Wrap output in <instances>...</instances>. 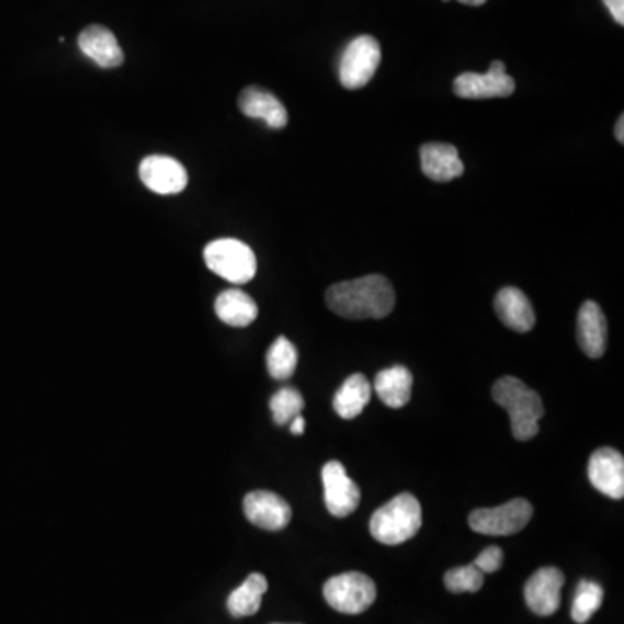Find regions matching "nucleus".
Instances as JSON below:
<instances>
[{
  "mask_svg": "<svg viewBox=\"0 0 624 624\" xmlns=\"http://www.w3.org/2000/svg\"><path fill=\"white\" fill-rule=\"evenodd\" d=\"M327 306L348 319H382L393 313L396 292L382 274L337 283L327 290Z\"/></svg>",
  "mask_w": 624,
  "mask_h": 624,
  "instance_id": "nucleus-1",
  "label": "nucleus"
},
{
  "mask_svg": "<svg viewBox=\"0 0 624 624\" xmlns=\"http://www.w3.org/2000/svg\"><path fill=\"white\" fill-rule=\"evenodd\" d=\"M492 397L510 415L513 438L518 441L536 438L540 420L545 415L540 394L515 376H503L492 385Z\"/></svg>",
  "mask_w": 624,
  "mask_h": 624,
  "instance_id": "nucleus-2",
  "label": "nucleus"
},
{
  "mask_svg": "<svg viewBox=\"0 0 624 624\" xmlns=\"http://www.w3.org/2000/svg\"><path fill=\"white\" fill-rule=\"evenodd\" d=\"M422 527V507L420 501L410 495L402 492L393 498L389 503L373 513L370 521V533L382 545H401L417 536Z\"/></svg>",
  "mask_w": 624,
  "mask_h": 624,
  "instance_id": "nucleus-3",
  "label": "nucleus"
},
{
  "mask_svg": "<svg viewBox=\"0 0 624 624\" xmlns=\"http://www.w3.org/2000/svg\"><path fill=\"white\" fill-rule=\"evenodd\" d=\"M205 264L212 273L232 285L252 282L257 273V257L249 245L235 238L211 241L203 250Z\"/></svg>",
  "mask_w": 624,
  "mask_h": 624,
  "instance_id": "nucleus-4",
  "label": "nucleus"
},
{
  "mask_svg": "<svg viewBox=\"0 0 624 624\" xmlns=\"http://www.w3.org/2000/svg\"><path fill=\"white\" fill-rule=\"evenodd\" d=\"M328 605L342 614H361L368 611L376 599V587L363 572H343L328 579L322 587Z\"/></svg>",
  "mask_w": 624,
  "mask_h": 624,
  "instance_id": "nucleus-5",
  "label": "nucleus"
},
{
  "mask_svg": "<svg viewBox=\"0 0 624 624\" xmlns=\"http://www.w3.org/2000/svg\"><path fill=\"white\" fill-rule=\"evenodd\" d=\"M382 61L381 44L372 35H361L349 42L339 63V79L343 88L361 89L368 86Z\"/></svg>",
  "mask_w": 624,
  "mask_h": 624,
  "instance_id": "nucleus-6",
  "label": "nucleus"
},
{
  "mask_svg": "<svg viewBox=\"0 0 624 624\" xmlns=\"http://www.w3.org/2000/svg\"><path fill=\"white\" fill-rule=\"evenodd\" d=\"M533 504L524 498H515L495 509L474 510L468 518L472 530L486 536H510L530 524Z\"/></svg>",
  "mask_w": 624,
  "mask_h": 624,
  "instance_id": "nucleus-7",
  "label": "nucleus"
},
{
  "mask_svg": "<svg viewBox=\"0 0 624 624\" xmlns=\"http://www.w3.org/2000/svg\"><path fill=\"white\" fill-rule=\"evenodd\" d=\"M325 504L333 518H348L360 507L361 491L337 460L328 462L321 470Z\"/></svg>",
  "mask_w": 624,
  "mask_h": 624,
  "instance_id": "nucleus-8",
  "label": "nucleus"
},
{
  "mask_svg": "<svg viewBox=\"0 0 624 624\" xmlns=\"http://www.w3.org/2000/svg\"><path fill=\"white\" fill-rule=\"evenodd\" d=\"M455 94L464 100H491L509 98L515 91V80L507 73L501 61H492L488 73H462L453 83Z\"/></svg>",
  "mask_w": 624,
  "mask_h": 624,
  "instance_id": "nucleus-9",
  "label": "nucleus"
},
{
  "mask_svg": "<svg viewBox=\"0 0 624 624\" xmlns=\"http://www.w3.org/2000/svg\"><path fill=\"white\" fill-rule=\"evenodd\" d=\"M139 178L157 195H178L188 186V170L167 155H149L139 166Z\"/></svg>",
  "mask_w": 624,
  "mask_h": 624,
  "instance_id": "nucleus-10",
  "label": "nucleus"
},
{
  "mask_svg": "<svg viewBox=\"0 0 624 624\" xmlns=\"http://www.w3.org/2000/svg\"><path fill=\"white\" fill-rule=\"evenodd\" d=\"M563 571L557 567L537 569L524 587L525 604L537 616H552L560 608V591H563Z\"/></svg>",
  "mask_w": 624,
  "mask_h": 624,
  "instance_id": "nucleus-11",
  "label": "nucleus"
},
{
  "mask_svg": "<svg viewBox=\"0 0 624 624\" xmlns=\"http://www.w3.org/2000/svg\"><path fill=\"white\" fill-rule=\"evenodd\" d=\"M588 479L597 491L612 500L624 497V458L620 451L600 447L591 455Z\"/></svg>",
  "mask_w": 624,
  "mask_h": 624,
  "instance_id": "nucleus-12",
  "label": "nucleus"
},
{
  "mask_svg": "<svg viewBox=\"0 0 624 624\" xmlns=\"http://www.w3.org/2000/svg\"><path fill=\"white\" fill-rule=\"evenodd\" d=\"M245 518L250 524L265 531H282L292 521V509L286 500L271 491H252L243 500Z\"/></svg>",
  "mask_w": 624,
  "mask_h": 624,
  "instance_id": "nucleus-13",
  "label": "nucleus"
},
{
  "mask_svg": "<svg viewBox=\"0 0 624 624\" xmlns=\"http://www.w3.org/2000/svg\"><path fill=\"white\" fill-rule=\"evenodd\" d=\"M578 343L588 358L604 356L608 349V319L599 304L588 300L578 315Z\"/></svg>",
  "mask_w": 624,
  "mask_h": 624,
  "instance_id": "nucleus-14",
  "label": "nucleus"
},
{
  "mask_svg": "<svg viewBox=\"0 0 624 624\" xmlns=\"http://www.w3.org/2000/svg\"><path fill=\"white\" fill-rule=\"evenodd\" d=\"M79 47L89 59L101 68H116L124 63V50L112 30L91 25L79 35Z\"/></svg>",
  "mask_w": 624,
  "mask_h": 624,
  "instance_id": "nucleus-15",
  "label": "nucleus"
},
{
  "mask_svg": "<svg viewBox=\"0 0 624 624\" xmlns=\"http://www.w3.org/2000/svg\"><path fill=\"white\" fill-rule=\"evenodd\" d=\"M495 310L504 327L518 333H527L536 325V315L530 298L525 297L524 292L513 286H507L498 292L495 298Z\"/></svg>",
  "mask_w": 624,
  "mask_h": 624,
  "instance_id": "nucleus-16",
  "label": "nucleus"
},
{
  "mask_svg": "<svg viewBox=\"0 0 624 624\" xmlns=\"http://www.w3.org/2000/svg\"><path fill=\"white\" fill-rule=\"evenodd\" d=\"M422 172L435 182H450L464 174V161L458 149L446 143H429L420 148Z\"/></svg>",
  "mask_w": 624,
  "mask_h": 624,
  "instance_id": "nucleus-17",
  "label": "nucleus"
},
{
  "mask_svg": "<svg viewBox=\"0 0 624 624\" xmlns=\"http://www.w3.org/2000/svg\"><path fill=\"white\" fill-rule=\"evenodd\" d=\"M238 106L245 116L264 121L271 128H283L288 124V113L282 101L257 86H250L241 91Z\"/></svg>",
  "mask_w": 624,
  "mask_h": 624,
  "instance_id": "nucleus-18",
  "label": "nucleus"
},
{
  "mask_svg": "<svg viewBox=\"0 0 624 624\" xmlns=\"http://www.w3.org/2000/svg\"><path fill=\"white\" fill-rule=\"evenodd\" d=\"M214 307L217 318L232 328L249 327L259 316L256 300L240 288L224 290L223 294L215 298Z\"/></svg>",
  "mask_w": 624,
  "mask_h": 624,
  "instance_id": "nucleus-19",
  "label": "nucleus"
},
{
  "mask_svg": "<svg viewBox=\"0 0 624 624\" xmlns=\"http://www.w3.org/2000/svg\"><path fill=\"white\" fill-rule=\"evenodd\" d=\"M411 387H413V375L401 364L382 370L375 378V393L382 402L396 410L410 402Z\"/></svg>",
  "mask_w": 624,
  "mask_h": 624,
  "instance_id": "nucleus-20",
  "label": "nucleus"
},
{
  "mask_svg": "<svg viewBox=\"0 0 624 624\" xmlns=\"http://www.w3.org/2000/svg\"><path fill=\"white\" fill-rule=\"evenodd\" d=\"M372 399V385L363 373H354L343 382L333 397V410L343 420L360 417Z\"/></svg>",
  "mask_w": 624,
  "mask_h": 624,
  "instance_id": "nucleus-21",
  "label": "nucleus"
},
{
  "mask_svg": "<svg viewBox=\"0 0 624 624\" xmlns=\"http://www.w3.org/2000/svg\"><path fill=\"white\" fill-rule=\"evenodd\" d=\"M265 591H268V579L261 572H253L229 595V614L232 617L253 616L261 609Z\"/></svg>",
  "mask_w": 624,
  "mask_h": 624,
  "instance_id": "nucleus-22",
  "label": "nucleus"
},
{
  "mask_svg": "<svg viewBox=\"0 0 624 624\" xmlns=\"http://www.w3.org/2000/svg\"><path fill=\"white\" fill-rule=\"evenodd\" d=\"M297 363L298 354L294 343L290 342L286 337H277L265 356L269 375L273 376L274 381H286L294 375Z\"/></svg>",
  "mask_w": 624,
  "mask_h": 624,
  "instance_id": "nucleus-23",
  "label": "nucleus"
},
{
  "mask_svg": "<svg viewBox=\"0 0 624 624\" xmlns=\"http://www.w3.org/2000/svg\"><path fill=\"white\" fill-rule=\"evenodd\" d=\"M604 602V588L595 581L583 579L572 600L571 617L576 623L585 624L593 617L600 605Z\"/></svg>",
  "mask_w": 624,
  "mask_h": 624,
  "instance_id": "nucleus-24",
  "label": "nucleus"
},
{
  "mask_svg": "<svg viewBox=\"0 0 624 624\" xmlns=\"http://www.w3.org/2000/svg\"><path fill=\"white\" fill-rule=\"evenodd\" d=\"M269 408L273 411L274 423H276V426H286V423L292 422L297 415L303 413V394L298 393L295 387H283V389L277 390V393L271 397Z\"/></svg>",
  "mask_w": 624,
  "mask_h": 624,
  "instance_id": "nucleus-25",
  "label": "nucleus"
},
{
  "mask_svg": "<svg viewBox=\"0 0 624 624\" xmlns=\"http://www.w3.org/2000/svg\"><path fill=\"white\" fill-rule=\"evenodd\" d=\"M444 585L451 593H476L483 588L484 572L477 569L474 564L455 567L444 576Z\"/></svg>",
  "mask_w": 624,
  "mask_h": 624,
  "instance_id": "nucleus-26",
  "label": "nucleus"
},
{
  "mask_svg": "<svg viewBox=\"0 0 624 624\" xmlns=\"http://www.w3.org/2000/svg\"><path fill=\"white\" fill-rule=\"evenodd\" d=\"M501 564H503V551L500 546H488L486 551L480 552L479 557L474 560V566L484 575H492L500 569Z\"/></svg>",
  "mask_w": 624,
  "mask_h": 624,
  "instance_id": "nucleus-27",
  "label": "nucleus"
},
{
  "mask_svg": "<svg viewBox=\"0 0 624 624\" xmlns=\"http://www.w3.org/2000/svg\"><path fill=\"white\" fill-rule=\"evenodd\" d=\"M617 25H624V0H602Z\"/></svg>",
  "mask_w": 624,
  "mask_h": 624,
  "instance_id": "nucleus-28",
  "label": "nucleus"
},
{
  "mask_svg": "<svg viewBox=\"0 0 624 624\" xmlns=\"http://www.w3.org/2000/svg\"><path fill=\"white\" fill-rule=\"evenodd\" d=\"M304 429H306V420H304L303 415H297V417L290 422V430L294 435H303Z\"/></svg>",
  "mask_w": 624,
  "mask_h": 624,
  "instance_id": "nucleus-29",
  "label": "nucleus"
},
{
  "mask_svg": "<svg viewBox=\"0 0 624 624\" xmlns=\"http://www.w3.org/2000/svg\"><path fill=\"white\" fill-rule=\"evenodd\" d=\"M616 139H617V141L621 143V145H623V143H624V116L623 115L620 116V121H617V124H616Z\"/></svg>",
  "mask_w": 624,
  "mask_h": 624,
  "instance_id": "nucleus-30",
  "label": "nucleus"
},
{
  "mask_svg": "<svg viewBox=\"0 0 624 624\" xmlns=\"http://www.w3.org/2000/svg\"><path fill=\"white\" fill-rule=\"evenodd\" d=\"M444 2H447V0H444ZM460 2H462V4L474 5V8H476V5L486 4L488 0H460Z\"/></svg>",
  "mask_w": 624,
  "mask_h": 624,
  "instance_id": "nucleus-31",
  "label": "nucleus"
}]
</instances>
